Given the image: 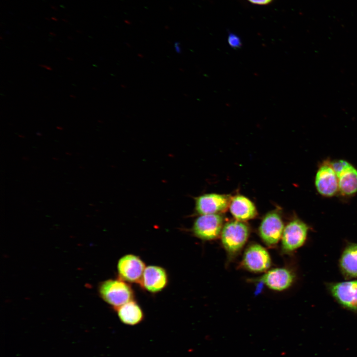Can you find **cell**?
<instances>
[{"mask_svg":"<svg viewBox=\"0 0 357 357\" xmlns=\"http://www.w3.org/2000/svg\"><path fill=\"white\" fill-rule=\"evenodd\" d=\"M249 236L248 226L243 222L236 220L224 225L221 239L225 250L230 254L235 255L244 246Z\"/></svg>","mask_w":357,"mask_h":357,"instance_id":"1","label":"cell"},{"mask_svg":"<svg viewBox=\"0 0 357 357\" xmlns=\"http://www.w3.org/2000/svg\"><path fill=\"white\" fill-rule=\"evenodd\" d=\"M103 299L116 309L133 300L134 293L128 283L121 279L104 282L99 290Z\"/></svg>","mask_w":357,"mask_h":357,"instance_id":"2","label":"cell"},{"mask_svg":"<svg viewBox=\"0 0 357 357\" xmlns=\"http://www.w3.org/2000/svg\"><path fill=\"white\" fill-rule=\"evenodd\" d=\"M223 226V218L219 214L200 215L195 220L192 231L199 239L211 240L221 235Z\"/></svg>","mask_w":357,"mask_h":357,"instance_id":"3","label":"cell"},{"mask_svg":"<svg viewBox=\"0 0 357 357\" xmlns=\"http://www.w3.org/2000/svg\"><path fill=\"white\" fill-rule=\"evenodd\" d=\"M308 230V226L299 219L290 222L284 228L281 238L283 250L292 252L302 246Z\"/></svg>","mask_w":357,"mask_h":357,"instance_id":"4","label":"cell"},{"mask_svg":"<svg viewBox=\"0 0 357 357\" xmlns=\"http://www.w3.org/2000/svg\"><path fill=\"white\" fill-rule=\"evenodd\" d=\"M284 228L280 215L272 211L262 219L259 227V236L265 244L273 246L281 239Z\"/></svg>","mask_w":357,"mask_h":357,"instance_id":"5","label":"cell"},{"mask_svg":"<svg viewBox=\"0 0 357 357\" xmlns=\"http://www.w3.org/2000/svg\"><path fill=\"white\" fill-rule=\"evenodd\" d=\"M145 268L143 261L133 254L123 255L117 264L119 278L131 283L140 284Z\"/></svg>","mask_w":357,"mask_h":357,"instance_id":"6","label":"cell"},{"mask_svg":"<svg viewBox=\"0 0 357 357\" xmlns=\"http://www.w3.org/2000/svg\"><path fill=\"white\" fill-rule=\"evenodd\" d=\"M243 266L248 270L261 273L270 267L271 259L267 250L261 245L253 243L245 250L242 260Z\"/></svg>","mask_w":357,"mask_h":357,"instance_id":"7","label":"cell"},{"mask_svg":"<svg viewBox=\"0 0 357 357\" xmlns=\"http://www.w3.org/2000/svg\"><path fill=\"white\" fill-rule=\"evenodd\" d=\"M327 286L339 303L348 309L357 311V280L331 283Z\"/></svg>","mask_w":357,"mask_h":357,"instance_id":"8","label":"cell"},{"mask_svg":"<svg viewBox=\"0 0 357 357\" xmlns=\"http://www.w3.org/2000/svg\"><path fill=\"white\" fill-rule=\"evenodd\" d=\"M230 203L226 195L208 193L195 198V208L200 215L219 214L226 211Z\"/></svg>","mask_w":357,"mask_h":357,"instance_id":"9","label":"cell"},{"mask_svg":"<svg viewBox=\"0 0 357 357\" xmlns=\"http://www.w3.org/2000/svg\"><path fill=\"white\" fill-rule=\"evenodd\" d=\"M315 185L317 191L326 197L334 195L339 190L338 179L330 163H325L319 167Z\"/></svg>","mask_w":357,"mask_h":357,"instance_id":"10","label":"cell"},{"mask_svg":"<svg viewBox=\"0 0 357 357\" xmlns=\"http://www.w3.org/2000/svg\"><path fill=\"white\" fill-rule=\"evenodd\" d=\"M168 283L166 270L157 265L146 267L140 285L148 292L155 294L164 290Z\"/></svg>","mask_w":357,"mask_h":357,"instance_id":"11","label":"cell"},{"mask_svg":"<svg viewBox=\"0 0 357 357\" xmlns=\"http://www.w3.org/2000/svg\"><path fill=\"white\" fill-rule=\"evenodd\" d=\"M295 275L286 268H276L266 272L260 278V281L269 289L276 291H283L293 284Z\"/></svg>","mask_w":357,"mask_h":357,"instance_id":"12","label":"cell"},{"mask_svg":"<svg viewBox=\"0 0 357 357\" xmlns=\"http://www.w3.org/2000/svg\"><path fill=\"white\" fill-rule=\"evenodd\" d=\"M229 206L232 215L238 221H247L253 219L257 215L254 204L243 195H238L232 198Z\"/></svg>","mask_w":357,"mask_h":357,"instance_id":"13","label":"cell"},{"mask_svg":"<svg viewBox=\"0 0 357 357\" xmlns=\"http://www.w3.org/2000/svg\"><path fill=\"white\" fill-rule=\"evenodd\" d=\"M339 266L346 279L357 277V243H349L346 246L340 259Z\"/></svg>","mask_w":357,"mask_h":357,"instance_id":"14","label":"cell"},{"mask_svg":"<svg viewBox=\"0 0 357 357\" xmlns=\"http://www.w3.org/2000/svg\"><path fill=\"white\" fill-rule=\"evenodd\" d=\"M119 320L124 324L134 326L144 319V314L140 306L133 300L116 309Z\"/></svg>","mask_w":357,"mask_h":357,"instance_id":"15","label":"cell"},{"mask_svg":"<svg viewBox=\"0 0 357 357\" xmlns=\"http://www.w3.org/2000/svg\"><path fill=\"white\" fill-rule=\"evenodd\" d=\"M337 176L342 194L350 196L357 192V170L351 164Z\"/></svg>","mask_w":357,"mask_h":357,"instance_id":"16","label":"cell"},{"mask_svg":"<svg viewBox=\"0 0 357 357\" xmlns=\"http://www.w3.org/2000/svg\"><path fill=\"white\" fill-rule=\"evenodd\" d=\"M228 43L229 46L234 49H238L241 47L242 42L240 38L235 34L230 33L228 37Z\"/></svg>","mask_w":357,"mask_h":357,"instance_id":"17","label":"cell"},{"mask_svg":"<svg viewBox=\"0 0 357 357\" xmlns=\"http://www.w3.org/2000/svg\"><path fill=\"white\" fill-rule=\"evenodd\" d=\"M249 2L257 5H266L271 3L273 0H247Z\"/></svg>","mask_w":357,"mask_h":357,"instance_id":"18","label":"cell"},{"mask_svg":"<svg viewBox=\"0 0 357 357\" xmlns=\"http://www.w3.org/2000/svg\"><path fill=\"white\" fill-rule=\"evenodd\" d=\"M175 48L177 53L178 54L180 53L181 49L180 46V43L178 42H176L175 43Z\"/></svg>","mask_w":357,"mask_h":357,"instance_id":"19","label":"cell"},{"mask_svg":"<svg viewBox=\"0 0 357 357\" xmlns=\"http://www.w3.org/2000/svg\"><path fill=\"white\" fill-rule=\"evenodd\" d=\"M40 66H43V67H45V68H46V69H48V70H52V68H51L50 67L48 66H46V65H40Z\"/></svg>","mask_w":357,"mask_h":357,"instance_id":"20","label":"cell"}]
</instances>
